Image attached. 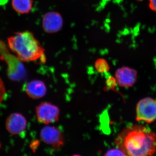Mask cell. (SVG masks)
<instances>
[{"label": "cell", "mask_w": 156, "mask_h": 156, "mask_svg": "<svg viewBox=\"0 0 156 156\" xmlns=\"http://www.w3.org/2000/svg\"><path fill=\"white\" fill-rule=\"evenodd\" d=\"M117 143L127 155L152 156L156 152V135L144 126L129 128L119 137Z\"/></svg>", "instance_id": "obj_1"}, {"label": "cell", "mask_w": 156, "mask_h": 156, "mask_svg": "<svg viewBox=\"0 0 156 156\" xmlns=\"http://www.w3.org/2000/svg\"><path fill=\"white\" fill-rule=\"evenodd\" d=\"M8 40L10 50L20 61L45 62V50L32 33H17Z\"/></svg>", "instance_id": "obj_2"}, {"label": "cell", "mask_w": 156, "mask_h": 156, "mask_svg": "<svg viewBox=\"0 0 156 156\" xmlns=\"http://www.w3.org/2000/svg\"><path fill=\"white\" fill-rule=\"evenodd\" d=\"M0 55L8 65V72L11 80H19L25 76L26 72L21 61L10 53L6 45L0 41Z\"/></svg>", "instance_id": "obj_3"}, {"label": "cell", "mask_w": 156, "mask_h": 156, "mask_svg": "<svg viewBox=\"0 0 156 156\" xmlns=\"http://www.w3.org/2000/svg\"><path fill=\"white\" fill-rule=\"evenodd\" d=\"M156 120V101L151 98L141 99L136 107V120L148 123Z\"/></svg>", "instance_id": "obj_4"}, {"label": "cell", "mask_w": 156, "mask_h": 156, "mask_svg": "<svg viewBox=\"0 0 156 156\" xmlns=\"http://www.w3.org/2000/svg\"><path fill=\"white\" fill-rule=\"evenodd\" d=\"M36 115L40 122L46 125L52 124L58 121L59 109L50 102H42L37 107Z\"/></svg>", "instance_id": "obj_5"}, {"label": "cell", "mask_w": 156, "mask_h": 156, "mask_svg": "<svg viewBox=\"0 0 156 156\" xmlns=\"http://www.w3.org/2000/svg\"><path fill=\"white\" fill-rule=\"evenodd\" d=\"M40 135L42 141L53 148L57 149L64 145V136L61 131L56 127L45 126L41 130Z\"/></svg>", "instance_id": "obj_6"}, {"label": "cell", "mask_w": 156, "mask_h": 156, "mask_svg": "<svg viewBox=\"0 0 156 156\" xmlns=\"http://www.w3.org/2000/svg\"><path fill=\"white\" fill-rule=\"evenodd\" d=\"M63 25L62 16L56 11H50L46 13L42 19V27L44 31L48 33L58 32L62 29Z\"/></svg>", "instance_id": "obj_7"}, {"label": "cell", "mask_w": 156, "mask_h": 156, "mask_svg": "<svg viewBox=\"0 0 156 156\" xmlns=\"http://www.w3.org/2000/svg\"><path fill=\"white\" fill-rule=\"evenodd\" d=\"M27 126V121L23 115L18 113L11 114L6 122L7 130L13 135H20L24 132Z\"/></svg>", "instance_id": "obj_8"}, {"label": "cell", "mask_w": 156, "mask_h": 156, "mask_svg": "<svg viewBox=\"0 0 156 156\" xmlns=\"http://www.w3.org/2000/svg\"><path fill=\"white\" fill-rule=\"evenodd\" d=\"M116 81L121 87H131L135 83L137 72L135 70L128 67L119 69L115 73Z\"/></svg>", "instance_id": "obj_9"}, {"label": "cell", "mask_w": 156, "mask_h": 156, "mask_svg": "<svg viewBox=\"0 0 156 156\" xmlns=\"http://www.w3.org/2000/svg\"><path fill=\"white\" fill-rule=\"evenodd\" d=\"M25 90L28 96L34 99H39L44 97L47 91L44 83L39 80L29 82L26 85Z\"/></svg>", "instance_id": "obj_10"}, {"label": "cell", "mask_w": 156, "mask_h": 156, "mask_svg": "<svg viewBox=\"0 0 156 156\" xmlns=\"http://www.w3.org/2000/svg\"><path fill=\"white\" fill-rule=\"evenodd\" d=\"M13 9L20 14H28L33 5V0H12Z\"/></svg>", "instance_id": "obj_11"}, {"label": "cell", "mask_w": 156, "mask_h": 156, "mask_svg": "<svg viewBox=\"0 0 156 156\" xmlns=\"http://www.w3.org/2000/svg\"><path fill=\"white\" fill-rule=\"evenodd\" d=\"M95 69L98 72L104 73L107 72L110 69L109 66L107 61L103 58H99L95 61Z\"/></svg>", "instance_id": "obj_12"}, {"label": "cell", "mask_w": 156, "mask_h": 156, "mask_svg": "<svg viewBox=\"0 0 156 156\" xmlns=\"http://www.w3.org/2000/svg\"><path fill=\"white\" fill-rule=\"evenodd\" d=\"M105 156H126L127 154L121 149L115 148L110 150L107 152Z\"/></svg>", "instance_id": "obj_13"}, {"label": "cell", "mask_w": 156, "mask_h": 156, "mask_svg": "<svg viewBox=\"0 0 156 156\" xmlns=\"http://www.w3.org/2000/svg\"><path fill=\"white\" fill-rule=\"evenodd\" d=\"M6 94L5 89L2 80L0 78V103L2 102Z\"/></svg>", "instance_id": "obj_14"}, {"label": "cell", "mask_w": 156, "mask_h": 156, "mask_svg": "<svg viewBox=\"0 0 156 156\" xmlns=\"http://www.w3.org/2000/svg\"><path fill=\"white\" fill-rule=\"evenodd\" d=\"M149 7L152 11L156 12V0H149Z\"/></svg>", "instance_id": "obj_15"}]
</instances>
